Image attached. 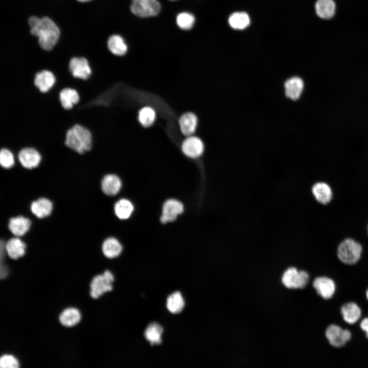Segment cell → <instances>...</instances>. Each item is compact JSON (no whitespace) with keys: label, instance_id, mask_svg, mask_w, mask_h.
Instances as JSON below:
<instances>
[{"label":"cell","instance_id":"1","mask_svg":"<svg viewBox=\"0 0 368 368\" xmlns=\"http://www.w3.org/2000/svg\"><path fill=\"white\" fill-rule=\"evenodd\" d=\"M28 23L30 33L37 38L40 47L45 51L52 50L61 36V31L58 26L48 17L39 18L31 16Z\"/></svg>","mask_w":368,"mask_h":368},{"label":"cell","instance_id":"2","mask_svg":"<svg viewBox=\"0 0 368 368\" xmlns=\"http://www.w3.org/2000/svg\"><path fill=\"white\" fill-rule=\"evenodd\" d=\"M93 143L91 132L80 124H75L66 132L65 145L80 154L89 151L92 147Z\"/></svg>","mask_w":368,"mask_h":368},{"label":"cell","instance_id":"3","mask_svg":"<svg viewBox=\"0 0 368 368\" xmlns=\"http://www.w3.org/2000/svg\"><path fill=\"white\" fill-rule=\"evenodd\" d=\"M362 252L361 245L352 238H346L338 245L337 256L346 265H353L360 260Z\"/></svg>","mask_w":368,"mask_h":368},{"label":"cell","instance_id":"4","mask_svg":"<svg viewBox=\"0 0 368 368\" xmlns=\"http://www.w3.org/2000/svg\"><path fill=\"white\" fill-rule=\"evenodd\" d=\"M114 277L109 270H105L102 274L95 275L91 280L90 295L93 298H98L104 293L112 289V283Z\"/></svg>","mask_w":368,"mask_h":368},{"label":"cell","instance_id":"5","mask_svg":"<svg viewBox=\"0 0 368 368\" xmlns=\"http://www.w3.org/2000/svg\"><path fill=\"white\" fill-rule=\"evenodd\" d=\"M161 9L157 0H132L130 10L135 15L148 17L157 15Z\"/></svg>","mask_w":368,"mask_h":368},{"label":"cell","instance_id":"6","mask_svg":"<svg viewBox=\"0 0 368 368\" xmlns=\"http://www.w3.org/2000/svg\"><path fill=\"white\" fill-rule=\"evenodd\" d=\"M309 279V275L306 271H299L294 267H290L284 272L282 282L288 288H303L307 285Z\"/></svg>","mask_w":368,"mask_h":368},{"label":"cell","instance_id":"7","mask_svg":"<svg viewBox=\"0 0 368 368\" xmlns=\"http://www.w3.org/2000/svg\"><path fill=\"white\" fill-rule=\"evenodd\" d=\"M68 69L73 77L87 80L91 74V68L88 60L84 57H74L69 62Z\"/></svg>","mask_w":368,"mask_h":368},{"label":"cell","instance_id":"8","mask_svg":"<svg viewBox=\"0 0 368 368\" xmlns=\"http://www.w3.org/2000/svg\"><path fill=\"white\" fill-rule=\"evenodd\" d=\"M326 336L332 346L340 348L351 339V333L348 330L343 329L338 325L332 324L327 328Z\"/></svg>","mask_w":368,"mask_h":368},{"label":"cell","instance_id":"9","mask_svg":"<svg viewBox=\"0 0 368 368\" xmlns=\"http://www.w3.org/2000/svg\"><path fill=\"white\" fill-rule=\"evenodd\" d=\"M313 287L317 293L325 300L331 298L334 295L336 286L334 280L327 276H320L313 281Z\"/></svg>","mask_w":368,"mask_h":368},{"label":"cell","instance_id":"10","mask_svg":"<svg viewBox=\"0 0 368 368\" xmlns=\"http://www.w3.org/2000/svg\"><path fill=\"white\" fill-rule=\"evenodd\" d=\"M184 207L183 204L175 199H169L164 203L160 221L163 223L174 221L178 216L182 213Z\"/></svg>","mask_w":368,"mask_h":368},{"label":"cell","instance_id":"11","mask_svg":"<svg viewBox=\"0 0 368 368\" xmlns=\"http://www.w3.org/2000/svg\"><path fill=\"white\" fill-rule=\"evenodd\" d=\"M181 150L187 156L192 158H196L203 154L204 146L200 138L192 135L187 136L183 141Z\"/></svg>","mask_w":368,"mask_h":368},{"label":"cell","instance_id":"12","mask_svg":"<svg viewBox=\"0 0 368 368\" xmlns=\"http://www.w3.org/2000/svg\"><path fill=\"white\" fill-rule=\"evenodd\" d=\"M18 158L21 165L27 169L36 167L41 161V155L32 147H26L19 152Z\"/></svg>","mask_w":368,"mask_h":368},{"label":"cell","instance_id":"13","mask_svg":"<svg viewBox=\"0 0 368 368\" xmlns=\"http://www.w3.org/2000/svg\"><path fill=\"white\" fill-rule=\"evenodd\" d=\"M56 81V77L51 71L43 70L36 74L34 83L40 92L46 93L54 86Z\"/></svg>","mask_w":368,"mask_h":368},{"label":"cell","instance_id":"14","mask_svg":"<svg viewBox=\"0 0 368 368\" xmlns=\"http://www.w3.org/2000/svg\"><path fill=\"white\" fill-rule=\"evenodd\" d=\"M340 313L344 321L352 325L359 320L362 315V311L358 304L351 302L346 303L341 306Z\"/></svg>","mask_w":368,"mask_h":368},{"label":"cell","instance_id":"15","mask_svg":"<svg viewBox=\"0 0 368 368\" xmlns=\"http://www.w3.org/2000/svg\"><path fill=\"white\" fill-rule=\"evenodd\" d=\"M26 247L25 242L17 237L10 239L5 244L6 254L13 260H16L24 256Z\"/></svg>","mask_w":368,"mask_h":368},{"label":"cell","instance_id":"16","mask_svg":"<svg viewBox=\"0 0 368 368\" xmlns=\"http://www.w3.org/2000/svg\"><path fill=\"white\" fill-rule=\"evenodd\" d=\"M312 193L317 201L322 204L329 203L333 197L331 187L324 182L314 183L312 187Z\"/></svg>","mask_w":368,"mask_h":368},{"label":"cell","instance_id":"17","mask_svg":"<svg viewBox=\"0 0 368 368\" xmlns=\"http://www.w3.org/2000/svg\"><path fill=\"white\" fill-rule=\"evenodd\" d=\"M31 221L22 216L11 218L9 221L8 228L16 237L24 236L30 229Z\"/></svg>","mask_w":368,"mask_h":368},{"label":"cell","instance_id":"18","mask_svg":"<svg viewBox=\"0 0 368 368\" xmlns=\"http://www.w3.org/2000/svg\"><path fill=\"white\" fill-rule=\"evenodd\" d=\"M122 187V181L118 176L110 174L106 175L101 181V188L107 195L113 196L117 194Z\"/></svg>","mask_w":368,"mask_h":368},{"label":"cell","instance_id":"19","mask_svg":"<svg viewBox=\"0 0 368 368\" xmlns=\"http://www.w3.org/2000/svg\"><path fill=\"white\" fill-rule=\"evenodd\" d=\"M336 4L334 0H317L315 4L316 15L323 19H330L336 12Z\"/></svg>","mask_w":368,"mask_h":368},{"label":"cell","instance_id":"20","mask_svg":"<svg viewBox=\"0 0 368 368\" xmlns=\"http://www.w3.org/2000/svg\"><path fill=\"white\" fill-rule=\"evenodd\" d=\"M285 94L290 99H298L303 90L304 82L298 77H293L288 79L284 84Z\"/></svg>","mask_w":368,"mask_h":368},{"label":"cell","instance_id":"21","mask_svg":"<svg viewBox=\"0 0 368 368\" xmlns=\"http://www.w3.org/2000/svg\"><path fill=\"white\" fill-rule=\"evenodd\" d=\"M59 97L62 107L65 110L72 109L80 101L78 92L70 87L62 89L59 93Z\"/></svg>","mask_w":368,"mask_h":368},{"label":"cell","instance_id":"22","mask_svg":"<svg viewBox=\"0 0 368 368\" xmlns=\"http://www.w3.org/2000/svg\"><path fill=\"white\" fill-rule=\"evenodd\" d=\"M106 45L110 53L116 56H122L127 51V45L124 39L118 34L110 36Z\"/></svg>","mask_w":368,"mask_h":368},{"label":"cell","instance_id":"23","mask_svg":"<svg viewBox=\"0 0 368 368\" xmlns=\"http://www.w3.org/2000/svg\"><path fill=\"white\" fill-rule=\"evenodd\" d=\"M30 208L34 215L39 218H42L48 216L51 213L53 204L50 200L45 198H40L33 201Z\"/></svg>","mask_w":368,"mask_h":368},{"label":"cell","instance_id":"24","mask_svg":"<svg viewBox=\"0 0 368 368\" xmlns=\"http://www.w3.org/2000/svg\"><path fill=\"white\" fill-rule=\"evenodd\" d=\"M179 123L182 133L189 136L192 135L196 129L197 118L195 114L187 112L181 116Z\"/></svg>","mask_w":368,"mask_h":368},{"label":"cell","instance_id":"25","mask_svg":"<svg viewBox=\"0 0 368 368\" xmlns=\"http://www.w3.org/2000/svg\"><path fill=\"white\" fill-rule=\"evenodd\" d=\"M81 318L79 310L74 307L64 309L59 316V320L61 325L67 327L76 325Z\"/></svg>","mask_w":368,"mask_h":368},{"label":"cell","instance_id":"26","mask_svg":"<svg viewBox=\"0 0 368 368\" xmlns=\"http://www.w3.org/2000/svg\"><path fill=\"white\" fill-rule=\"evenodd\" d=\"M104 255L108 258H114L120 255L122 251V246L120 242L114 237L106 239L102 246Z\"/></svg>","mask_w":368,"mask_h":368},{"label":"cell","instance_id":"27","mask_svg":"<svg viewBox=\"0 0 368 368\" xmlns=\"http://www.w3.org/2000/svg\"><path fill=\"white\" fill-rule=\"evenodd\" d=\"M114 213L117 217L121 220L128 219L134 211L133 203L128 199L122 198L114 204Z\"/></svg>","mask_w":368,"mask_h":368},{"label":"cell","instance_id":"28","mask_svg":"<svg viewBox=\"0 0 368 368\" xmlns=\"http://www.w3.org/2000/svg\"><path fill=\"white\" fill-rule=\"evenodd\" d=\"M228 24L234 29L243 30L250 24V18L244 12H236L232 13L228 18Z\"/></svg>","mask_w":368,"mask_h":368},{"label":"cell","instance_id":"29","mask_svg":"<svg viewBox=\"0 0 368 368\" xmlns=\"http://www.w3.org/2000/svg\"><path fill=\"white\" fill-rule=\"evenodd\" d=\"M163 332L162 327L156 323L149 324L145 331L146 339L152 344L160 343Z\"/></svg>","mask_w":368,"mask_h":368},{"label":"cell","instance_id":"30","mask_svg":"<svg viewBox=\"0 0 368 368\" xmlns=\"http://www.w3.org/2000/svg\"><path fill=\"white\" fill-rule=\"evenodd\" d=\"M185 306V301L179 291H176L170 295L167 300V307L172 313L176 314L180 312Z\"/></svg>","mask_w":368,"mask_h":368},{"label":"cell","instance_id":"31","mask_svg":"<svg viewBox=\"0 0 368 368\" xmlns=\"http://www.w3.org/2000/svg\"><path fill=\"white\" fill-rule=\"evenodd\" d=\"M155 112L151 107H144L139 111V120L144 127H147L152 125L155 120Z\"/></svg>","mask_w":368,"mask_h":368},{"label":"cell","instance_id":"32","mask_svg":"<svg viewBox=\"0 0 368 368\" xmlns=\"http://www.w3.org/2000/svg\"><path fill=\"white\" fill-rule=\"evenodd\" d=\"M194 16L188 12L179 13L176 17L177 26L182 30H189L192 28L195 22Z\"/></svg>","mask_w":368,"mask_h":368},{"label":"cell","instance_id":"33","mask_svg":"<svg viewBox=\"0 0 368 368\" xmlns=\"http://www.w3.org/2000/svg\"><path fill=\"white\" fill-rule=\"evenodd\" d=\"M0 163L5 168H10L14 164V158L12 153L8 149L3 148L0 151Z\"/></svg>","mask_w":368,"mask_h":368},{"label":"cell","instance_id":"34","mask_svg":"<svg viewBox=\"0 0 368 368\" xmlns=\"http://www.w3.org/2000/svg\"><path fill=\"white\" fill-rule=\"evenodd\" d=\"M0 368H19V363L14 356L4 354L0 359Z\"/></svg>","mask_w":368,"mask_h":368},{"label":"cell","instance_id":"35","mask_svg":"<svg viewBox=\"0 0 368 368\" xmlns=\"http://www.w3.org/2000/svg\"><path fill=\"white\" fill-rule=\"evenodd\" d=\"M5 242L3 240L1 241L0 244V257H1V267H0V278L1 279L6 278L9 273V270L5 263V255L6 254L5 249Z\"/></svg>","mask_w":368,"mask_h":368},{"label":"cell","instance_id":"36","mask_svg":"<svg viewBox=\"0 0 368 368\" xmlns=\"http://www.w3.org/2000/svg\"><path fill=\"white\" fill-rule=\"evenodd\" d=\"M361 329L365 333L366 336L368 338V317L363 318L360 324Z\"/></svg>","mask_w":368,"mask_h":368},{"label":"cell","instance_id":"37","mask_svg":"<svg viewBox=\"0 0 368 368\" xmlns=\"http://www.w3.org/2000/svg\"><path fill=\"white\" fill-rule=\"evenodd\" d=\"M365 295H366V298H367V301H368V288H367V289L366 291Z\"/></svg>","mask_w":368,"mask_h":368},{"label":"cell","instance_id":"38","mask_svg":"<svg viewBox=\"0 0 368 368\" xmlns=\"http://www.w3.org/2000/svg\"><path fill=\"white\" fill-rule=\"evenodd\" d=\"M77 1L79 2H86L89 1L90 0H77Z\"/></svg>","mask_w":368,"mask_h":368},{"label":"cell","instance_id":"39","mask_svg":"<svg viewBox=\"0 0 368 368\" xmlns=\"http://www.w3.org/2000/svg\"><path fill=\"white\" fill-rule=\"evenodd\" d=\"M28 84H29V83H28ZM19 87H20V86H19ZM18 87H17V88H18ZM15 89H16V88H15Z\"/></svg>","mask_w":368,"mask_h":368},{"label":"cell","instance_id":"40","mask_svg":"<svg viewBox=\"0 0 368 368\" xmlns=\"http://www.w3.org/2000/svg\"><path fill=\"white\" fill-rule=\"evenodd\" d=\"M367 233H368V226H367Z\"/></svg>","mask_w":368,"mask_h":368},{"label":"cell","instance_id":"41","mask_svg":"<svg viewBox=\"0 0 368 368\" xmlns=\"http://www.w3.org/2000/svg\"><path fill=\"white\" fill-rule=\"evenodd\" d=\"M170 1H175V0H170Z\"/></svg>","mask_w":368,"mask_h":368}]
</instances>
